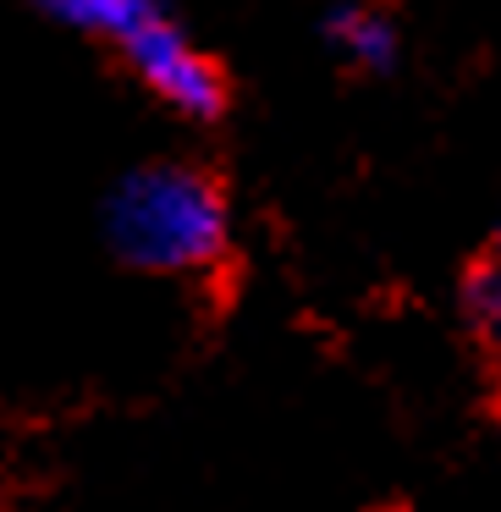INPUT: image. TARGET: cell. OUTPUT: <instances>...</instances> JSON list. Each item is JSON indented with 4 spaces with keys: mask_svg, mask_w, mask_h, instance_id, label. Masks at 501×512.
<instances>
[{
    "mask_svg": "<svg viewBox=\"0 0 501 512\" xmlns=\"http://www.w3.org/2000/svg\"><path fill=\"white\" fill-rule=\"evenodd\" d=\"M111 243L144 270H204L226 254V199L193 166H144L111 199Z\"/></svg>",
    "mask_w": 501,
    "mask_h": 512,
    "instance_id": "1",
    "label": "cell"
},
{
    "mask_svg": "<svg viewBox=\"0 0 501 512\" xmlns=\"http://www.w3.org/2000/svg\"><path fill=\"white\" fill-rule=\"evenodd\" d=\"M122 50H127V61H133L138 78H144L166 105H177L182 116H199V122L204 116H221V105H226L221 67H215L210 56H199L166 17H155L149 28H138Z\"/></svg>",
    "mask_w": 501,
    "mask_h": 512,
    "instance_id": "2",
    "label": "cell"
},
{
    "mask_svg": "<svg viewBox=\"0 0 501 512\" xmlns=\"http://www.w3.org/2000/svg\"><path fill=\"white\" fill-rule=\"evenodd\" d=\"M39 6H50V12H56L61 23H72V28H89V34L116 39V45H127L138 28H149L155 17H166L155 0H39Z\"/></svg>",
    "mask_w": 501,
    "mask_h": 512,
    "instance_id": "3",
    "label": "cell"
},
{
    "mask_svg": "<svg viewBox=\"0 0 501 512\" xmlns=\"http://www.w3.org/2000/svg\"><path fill=\"white\" fill-rule=\"evenodd\" d=\"M463 303L474 314V325L501 342V259H485V265L468 270V287H463Z\"/></svg>",
    "mask_w": 501,
    "mask_h": 512,
    "instance_id": "5",
    "label": "cell"
},
{
    "mask_svg": "<svg viewBox=\"0 0 501 512\" xmlns=\"http://www.w3.org/2000/svg\"><path fill=\"white\" fill-rule=\"evenodd\" d=\"M331 34H336V45H342L358 67H369V72H380L391 56H397V34H391V23H386V17H375V12H358V6H353V12H336Z\"/></svg>",
    "mask_w": 501,
    "mask_h": 512,
    "instance_id": "4",
    "label": "cell"
}]
</instances>
